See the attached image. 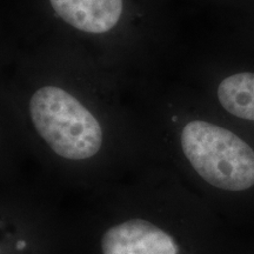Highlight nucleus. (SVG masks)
I'll list each match as a JSON object with an SVG mask.
<instances>
[{"label": "nucleus", "instance_id": "20e7f679", "mask_svg": "<svg viewBox=\"0 0 254 254\" xmlns=\"http://www.w3.org/2000/svg\"><path fill=\"white\" fill-rule=\"evenodd\" d=\"M50 4L65 23L93 34L112 30L123 13V0H50Z\"/></svg>", "mask_w": 254, "mask_h": 254}, {"label": "nucleus", "instance_id": "f03ea898", "mask_svg": "<svg viewBox=\"0 0 254 254\" xmlns=\"http://www.w3.org/2000/svg\"><path fill=\"white\" fill-rule=\"evenodd\" d=\"M30 114L38 134L59 157L85 160L99 152L103 144L100 124L63 88L44 86L34 92Z\"/></svg>", "mask_w": 254, "mask_h": 254}, {"label": "nucleus", "instance_id": "f257e3e1", "mask_svg": "<svg viewBox=\"0 0 254 254\" xmlns=\"http://www.w3.org/2000/svg\"><path fill=\"white\" fill-rule=\"evenodd\" d=\"M180 144L187 160L209 185L232 192L254 185V151L233 132L192 120L184 126Z\"/></svg>", "mask_w": 254, "mask_h": 254}, {"label": "nucleus", "instance_id": "423d86ee", "mask_svg": "<svg viewBox=\"0 0 254 254\" xmlns=\"http://www.w3.org/2000/svg\"><path fill=\"white\" fill-rule=\"evenodd\" d=\"M25 246H26V243H25V241H19L18 243V249H24Z\"/></svg>", "mask_w": 254, "mask_h": 254}, {"label": "nucleus", "instance_id": "39448f33", "mask_svg": "<svg viewBox=\"0 0 254 254\" xmlns=\"http://www.w3.org/2000/svg\"><path fill=\"white\" fill-rule=\"evenodd\" d=\"M217 93L221 106L228 113L254 122V73L241 72L225 78Z\"/></svg>", "mask_w": 254, "mask_h": 254}, {"label": "nucleus", "instance_id": "7ed1b4c3", "mask_svg": "<svg viewBox=\"0 0 254 254\" xmlns=\"http://www.w3.org/2000/svg\"><path fill=\"white\" fill-rule=\"evenodd\" d=\"M104 254H178L173 238L150 221L133 219L111 227L101 240Z\"/></svg>", "mask_w": 254, "mask_h": 254}]
</instances>
